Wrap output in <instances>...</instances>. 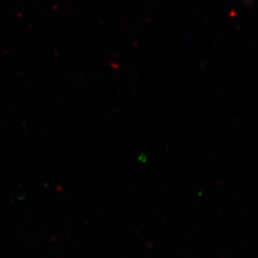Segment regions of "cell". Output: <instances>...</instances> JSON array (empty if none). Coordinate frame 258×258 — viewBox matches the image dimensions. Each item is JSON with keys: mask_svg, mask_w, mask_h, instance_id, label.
Instances as JSON below:
<instances>
[]
</instances>
